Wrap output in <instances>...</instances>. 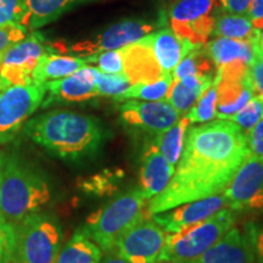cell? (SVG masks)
<instances>
[{
  "label": "cell",
  "instance_id": "1",
  "mask_svg": "<svg viewBox=\"0 0 263 263\" xmlns=\"http://www.w3.org/2000/svg\"><path fill=\"white\" fill-rule=\"evenodd\" d=\"M250 155L246 133L229 120L189 128L167 186L149 201L147 215L222 194Z\"/></svg>",
  "mask_w": 263,
  "mask_h": 263
},
{
  "label": "cell",
  "instance_id": "2",
  "mask_svg": "<svg viewBox=\"0 0 263 263\" xmlns=\"http://www.w3.org/2000/svg\"><path fill=\"white\" fill-rule=\"evenodd\" d=\"M24 132L52 156L67 162L97 156L107 139L100 120L67 110H52L29 118Z\"/></svg>",
  "mask_w": 263,
  "mask_h": 263
},
{
  "label": "cell",
  "instance_id": "3",
  "mask_svg": "<svg viewBox=\"0 0 263 263\" xmlns=\"http://www.w3.org/2000/svg\"><path fill=\"white\" fill-rule=\"evenodd\" d=\"M51 186L44 173L16 154H8L0 174V215L16 226L51 200Z\"/></svg>",
  "mask_w": 263,
  "mask_h": 263
},
{
  "label": "cell",
  "instance_id": "4",
  "mask_svg": "<svg viewBox=\"0 0 263 263\" xmlns=\"http://www.w3.org/2000/svg\"><path fill=\"white\" fill-rule=\"evenodd\" d=\"M146 201L140 189H132L91 213L80 229L101 250L108 251L127 230L150 217Z\"/></svg>",
  "mask_w": 263,
  "mask_h": 263
},
{
  "label": "cell",
  "instance_id": "5",
  "mask_svg": "<svg viewBox=\"0 0 263 263\" xmlns=\"http://www.w3.org/2000/svg\"><path fill=\"white\" fill-rule=\"evenodd\" d=\"M15 263H54L60 251L62 229L54 215L37 211L14 226Z\"/></svg>",
  "mask_w": 263,
  "mask_h": 263
},
{
  "label": "cell",
  "instance_id": "6",
  "mask_svg": "<svg viewBox=\"0 0 263 263\" xmlns=\"http://www.w3.org/2000/svg\"><path fill=\"white\" fill-rule=\"evenodd\" d=\"M234 223L235 215L232 210L224 207L201 222L174 234H167L166 245L159 261H194L223 238L234 227Z\"/></svg>",
  "mask_w": 263,
  "mask_h": 263
},
{
  "label": "cell",
  "instance_id": "7",
  "mask_svg": "<svg viewBox=\"0 0 263 263\" xmlns=\"http://www.w3.org/2000/svg\"><path fill=\"white\" fill-rule=\"evenodd\" d=\"M44 98L43 84L11 85L0 90V145L15 139Z\"/></svg>",
  "mask_w": 263,
  "mask_h": 263
},
{
  "label": "cell",
  "instance_id": "8",
  "mask_svg": "<svg viewBox=\"0 0 263 263\" xmlns=\"http://www.w3.org/2000/svg\"><path fill=\"white\" fill-rule=\"evenodd\" d=\"M157 25L141 20H126L108 27L106 31L99 33L98 35L76 42L72 44L64 45L61 43H55L50 47L54 51L62 54H73V57L87 58L99 54L103 51L118 50L127 45L140 41L145 35L156 31Z\"/></svg>",
  "mask_w": 263,
  "mask_h": 263
},
{
  "label": "cell",
  "instance_id": "9",
  "mask_svg": "<svg viewBox=\"0 0 263 263\" xmlns=\"http://www.w3.org/2000/svg\"><path fill=\"white\" fill-rule=\"evenodd\" d=\"M221 11L216 0H177L170 10V26L174 34L195 47L209 42Z\"/></svg>",
  "mask_w": 263,
  "mask_h": 263
},
{
  "label": "cell",
  "instance_id": "10",
  "mask_svg": "<svg viewBox=\"0 0 263 263\" xmlns=\"http://www.w3.org/2000/svg\"><path fill=\"white\" fill-rule=\"evenodd\" d=\"M39 32H33L21 42L16 43L3 54L2 83L3 89L11 85L31 84L32 72L42 55L50 51Z\"/></svg>",
  "mask_w": 263,
  "mask_h": 263
},
{
  "label": "cell",
  "instance_id": "11",
  "mask_svg": "<svg viewBox=\"0 0 263 263\" xmlns=\"http://www.w3.org/2000/svg\"><path fill=\"white\" fill-rule=\"evenodd\" d=\"M167 233L150 217L117 239L114 248L128 263H155L166 245Z\"/></svg>",
  "mask_w": 263,
  "mask_h": 263
},
{
  "label": "cell",
  "instance_id": "12",
  "mask_svg": "<svg viewBox=\"0 0 263 263\" xmlns=\"http://www.w3.org/2000/svg\"><path fill=\"white\" fill-rule=\"evenodd\" d=\"M222 195L232 211L263 210V160L249 155Z\"/></svg>",
  "mask_w": 263,
  "mask_h": 263
},
{
  "label": "cell",
  "instance_id": "13",
  "mask_svg": "<svg viewBox=\"0 0 263 263\" xmlns=\"http://www.w3.org/2000/svg\"><path fill=\"white\" fill-rule=\"evenodd\" d=\"M121 120L126 126L159 136L180 118V115L166 100H128L120 107Z\"/></svg>",
  "mask_w": 263,
  "mask_h": 263
},
{
  "label": "cell",
  "instance_id": "14",
  "mask_svg": "<svg viewBox=\"0 0 263 263\" xmlns=\"http://www.w3.org/2000/svg\"><path fill=\"white\" fill-rule=\"evenodd\" d=\"M226 206L224 196L222 194H217L196 201L183 203L164 212L156 213L150 216V218L167 234H174L186 227L209 218Z\"/></svg>",
  "mask_w": 263,
  "mask_h": 263
},
{
  "label": "cell",
  "instance_id": "15",
  "mask_svg": "<svg viewBox=\"0 0 263 263\" xmlns=\"http://www.w3.org/2000/svg\"><path fill=\"white\" fill-rule=\"evenodd\" d=\"M97 72L98 68L89 65L68 77L44 83L43 107H48L52 103H83L99 97L95 85Z\"/></svg>",
  "mask_w": 263,
  "mask_h": 263
},
{
  "label": "cell",
  "instance_id": "16",
  "mask_svg": "<svg viewBox=\"0 0 263 263\" xmlns=\"http://www.w3.org/2000/svg\"><path fill=\"white\" fill-rule=\"evenodd\" d=\"M251 223L244 229L233 227L212 248L190 263H254Z\"/></svg>",
  "mask_w": 263,
  "mask_h": 263
},
{
  "label": "cell",
  "instance_id": "17",
  "mask_svg": "<svg viewBox=\"0 0 263 263\" xmlns=\"http://www.w3.org/2000/svg\"><path fill=\"white\" fill-rule=\"evenodd\" d=\"M153 51L163 73L172 74L177 65L196 47L174 34L171 28L153 32L140 39Z\"/></svg>",
  "mask_w": 263,
  "mask_h": 263
},
{
  "label": "cell",
  "instance_id": "18",
  "mask_svg": "<svg viewBox=\"0 0 263 263\" xmlns=\"http://www.w3.org/2000/svg\"><path fill=\"white\" fill-rule=\"evenodd\" d=\"M173 173L174 166L164 159L155 144H149L141 156L139 170V189L144 197L151 200L159 195L170 183Z\"/></svg>",
  "mask_w": 263,
  "mask_h": 263
},
{
  "label": "cell",
  "instance_id": "19",
  "mask_svg": "<svg viewBox=\"0 0 263 263\" xmlns=\"http://www.w3.org/2000/svg\"><path fill=\"white\" fill-rule=\"evenodd\" d=\"M123 55V73L130 84L153 83L164 77L151 49L138 41L121 49Z\"/></svg>",
  "mask_w": 263,
  "mask_h": 263
},
{
  "label": "cell",
  "instance_id": "20",
  "mask_svg": "<svg viewBox=\"0 0 263 263\" xmlns=\"http://www.w3.org/2000/svg\"><path fill=\"white\" fill-rule=\"evenodd\" d=\"M203 47L217 68L235 60H242L251 65L256 55L261 51V37L258 31L249 41L216 38L212 42H207Z\"/></svg>",
  "mask_w": 263,
  "mask_h": 263
},
{
  "label": "cell",
  "instance_id": "21",
  "mask_svg": "<svg viewBox=\"0 0 263 263\" xmlns=\"http://www.w3.org/2000/svg\"><path fill=\"white\" fill-rule=\"evenodd\" d=\"M51 48V47H50ZM89 66L84 58L67 54H57L54 50L45 52L39 59L32 72V82L35 84H44L47 82L61 80L74 72Z\"/></svg>",
  "mask_w": 263,
  "mask_h": 263
},
{
  "label": "cell",
  "instance_id": "22",
  "mask_svg": "<svg viewBox=\"0 0 263 263\" xmlns=\"http://www.w3.org/2000/svg\"><path fill=\"white\" fill-rule=\"evenodd\" d=\"M87 2L89 0H25V11L20 25L27 29L41 28Z\"/></svg>",
  "mask_w": 263,
  "mask_h": 263
},
{
  "label": "cell",
  "instance_id": "23",
  "mask_svg": "<svg viewBox=\"0 0 263 263\" xmlns=\"http://www.w3.org/2000/svg\"><path fill=\"white\" fill-rule=\"evenodd\" d=\"M216 117L219 120H229L241 110L251 98L252 88L249 81V73L244 80L221 81L217 80Z\"/></svg>",
  "mask_w": 263,
  "mask_h": 263
},
{
  "label": "cell",
  "instance_id": "24",
  "mask_svg": "<svg viewBox=\"0 0 263 263\" xmlns=\"http://www.w3.org/2000/svg\"><path fill=\"white\" fill-rule=\"evenodd\" d=\"M101 258L103 250L78 229L60 249L54 263H100Z\"/></svg>",
  "mask_w": 263,
  "mask_h": 263
},
{
  "label": "cell",
  "instance_id": "25",
  "mask_svg": "<svg viewBox=\"0 0 263 263\" xmlns=\"http://www.w3.org/2000/svg\"><path fill=\"white\" fill-rule=\"evenodd\" d=\"M190 121L185 116L180 117L172 127L156 136L153 143L172 166H176L182 156L185 134L189 129Z\"/></svg>",
  "mask_w": 263,
  "mask_h": 263
},
{
  "label": "cell",
  "instance_id": "26",
  "mask_svg": "<svg viewBox=\"0 0 263 263\" xmlns=\"http://www.w3.org/2000/svg\"><path fill=\"white\" fill-rule=\"evenodd\" d=\"M258 29H255L246 15H233L219 11L216 17L212 35L229 39H251Z\"/></svg>",
  "mask_w": 263,
  "mask_h": 263
},
{
  "label": "cell",
  "instance_id": "27",
  "mask_svg": "<svg viewBox=\"0 0 263 263\" xmlns=\"http://www.w3.org/2000/svg\"><path fill=\"white\" fill-rule=\"evenodd\" d=\"M188 77L197 78H215L213 76V65L205 47H196L190 51L173 70L172 78L183 80Z\"/></svg>",
  "mask_w": 263,
  "mask_h": 263
},
{
  "label": "cell",
  "instance_id": "28",
  "mask_svg": "<svg viewBox=\"0 0 263 263\" xmlns=\"http://www.w3.org/2000/svg\"><path fill=\"white\" fill-rule=\"evenodd\" d=\"M172 74H166L161 80L153 83H138L130 85L116 101L128 100H145L159 101L164 100L168 89L172 84Z\"/></svg>",
  "mask_w": 263,
  "mask_h": 263
},
{
  "label": "cell",
  "instance_id": "29",
  "mask_svg": "<svg viewBox=\"0 0 263 263\" xmlns=\"http://www.w3.org/2000/svg\"><path fill=\"white\" fill-rule=\"evenodd\" d=\"M206 89L205 87H189L182 81L173 78L164 100L168 101L179 115L186 114Z\"/></svg>",
  "mask_w": 263,
  "mask_h": 263
},
{
  "label": "cell",
  "instance_id": "30",
  "mask_svg": "<svg viewBox=\"0 0 263 263\" xmlns=\"http://www.w3.org/2000/svg\"><path fill=\"white\" fill-rule=\"evenodd\" d=\"M217 104V81L215 77L213 83L201 94L194 106L186 112L185 117L190 123H207L216 117Z\"/></svg>",
  "mask_w": 263,
  "mask_h": 263
},
{
  "label": "cell",
  "instance_id": "31",
  "mask_svg": "<svg viewBox=\"0 0 263 263\" xmlns=\"http://www.w3.org/2000/svg\"><path fill=\"white\" fill-rule=\"evenodd\" d=\"M95 85L99 97H108L117 100L132 84L124 73L107 74L98 70L95 76Z\"/></svg>",
  "mask_w": 263,
  "mask_h": 263
},
{
  "label": "cell",
  "instance_id": "32",
  "mask_svg": "<svg viewBox=\"0 0 263 263\" xmlns=\"http://www.w3.org/2000/svg\"><path fill=\"white\" fill-rule=\"evenodd\" d=\"M263 118V98H251L249 103L241 110H239L229 121L234 122L241 128L242 132L248 133L252 127H255Z\"/></svg>",
  "mask_w": 263,
  "mask_h": 263
},
{
  "label": "cell",
  "instance_id": "33",
  "mask_svg": "<svg viewBox=\"0 0 263 263\" xmlns=\"http://www.w3.org/2000/svg\"><path fill=\"white\" fill-rule=\"evenodd\" d=\"M87 62L103 73L121 74L123 73V55L122 50L103 51L91 57L84 58Z\"/></svg>",
  "mask_w": 263,
  "mask_h": 263
},
{
  "label": "cell",
  "instance_id": "34",
  "mask_svg": "<svg viewBox=\"0 0 263 263\" xmlns=\"http://www.w3.org/2000/svg\"><path fill=\"white\" fill-rule=\"evenodd\" d=\"M15 251V228L0 215V261L9 263L12 261Z\"/></svg>",
  "mask_w": 263,
  "mask_h": 263
},
{
  "label": "cell",
  "instance_id": "35",
  "mask_svg": "<svg viewBox=\"0 0 263 263\" xmlns=\"http://www.w3.org/2000/svg\"><path fill=\"white\" fill-rule=\"evenodd\" d=\"M25 11V0H0V26L18 24Z\"/></svg>",
  "mask_w": 263,
  "mask_h": 263
},
{
  "label": "cell",
  "instance_id": "36",
  "mask_svg": "<svg viewBox=\"0 0 263 263\" xmlns=\"http://www.w3.org/2000/svg\"><path fill=\"white\" fill-rule=\"evenodd\" d=\"M27 28L18 24L0 26V55L27 37Z\"/></svg>",
  "mask_w": 263,
  "mask_h": 263
},
{
  "label": "cell",
  "instance_id": "37",
  "mask_svg": "<svg viewBox=\"0 0 263 263\" xmlns=\"http://www.w3.org/2000/svg\"><path fill=\"white\" fill-rule=\"evenodd\" d=\"M249 81L252 94L256 98H263V54L262 50L256 55L255 60L249 67Z\"/></svg>",
  "mask_w": 263,
  "mask_h": 263
},
{
  "label": "cell",
  "instance_id": "38",
  "mask_svg": "<svg viewBox=\"0 0 263 263\" xmlns=\"http://www.w3.org/2000/svg\"><path fill=\"white\" fill-rule=\"evenodd\" d=\"M250 155L263 160V118L246 133Z\"/></svg>",
  "mask_w": 263,
  "mask_h": 263
},
{
  "label": "cell",
  "instance_id": "39",
  "mask_svg": "<svg viewBox=\"0 0 263 263\" xmlns=\"http://www.w3.org/2000/svg\"><path fill=\"white\" fill-rule=\"evenodd\" d=\"M114 179L115 176L111 173H103V174H97L93 178L88 179L84 183L83 188L87 192L95 193V194H105L111 192V188L114 186Z\"/></svg>",
  "mask_w": 263,
  "mask_h": 263
},
{
  "label": "cell",
  "instance_id": "40",
  "mask_svg": "<svg viewBox=\"0 0 263 263\" xmlns=\"http://www.w3.org/2000/svg\"><path fill=\"white\" fill-rule=\"evenodd\" d=\"M252 0H216L222 12L233 15H246Z\"/></svg>",
  "mask_w": 263,
  "mask_h": 263
},
{
  "label": "cell",
  "instance_id": "41",
  "mask_svg": "<svg viewBox=\"0 0 263 263\" xmlns=\"http://www.w3.org/2000/svg\"><path fill=\"white\" fill-rule=\"evenodd\" d=\"M246 16L251 21L254 28L261 31L263 28V0H252Z\"/></svg>",
  "mask_w": 263,
  "mask_h": 263
},
{
  "label": "cell",
  "instance_id": "42",
  "mask_svg": "<svg viewBox=\"0 0 263 263\" xmlns=\"http://www.w3.org/2000/svg\"><path fill=\"white\" fill-rule=\"evenodd\" d=\"M251 229L255 257L257 259V263H263V224L258 227L251 224Z\"/></svg>",
  "mask_w": 263,
  "mask_h": 263
},
{
  "label": "cell",
  "instance_id": "43",
  "mask_svg": "<svg viewBox=\"0 0 263 263\" xmlns=\"http://www.w3.org/2000/svg\"><path fill=\"white\" fill-rule=\"evenodd\" d=\"M100 263H128V262L124 258L121 257L115 250H108V251H106L105 257L101 258Z\"/></svg>",
  "mask_w": 263,
  "mask_h": 263
},
{
  "label": "cell",
  "instance_id": "44",
  "mask_svg": "<svg viewBox=\"0 0 263 263\" xmlns=\"http://www.w3.org/2000/svg\"><path fill=\"white\" fill-rule=\"evenodd\" d=\"M5 157H6V153H4V151H2V150H0V174H2L3 164H4Z\"/></svg>",
  "mask_w": 263,
  "mask_h": 263
},
{
  "label": "cell",
  "instance_id": "45",
  "mask_svg": "<svg viewBox=\"0 0 263 263\" xmlns=\"http://www.w3.org/2000/svg\"><path fill=\"white\" fill-rule=\"evenodd\" d=\"M2 68H3V55H0V77H2ZM2 80V78H0ZM0 90H4L2 88V84H0Z\"/></svg>",
  "mask_w": 263,
  "mask_h": 263
},
{
  "label": "cell",
  "instance_id": "46",
  "mask_svg": "<svg viewBox=\"0 0 263 263\" xmlns=\"http://www.w3.org/2000/svg\"><path fill=\"white\" fill-rule=\"evenodd\" d=\"M155 263H190V262H177V261H157Z\"/></svg>",
  "mask_w": 263,
  "mask_h": 263
},
{
  "label": "cell",
  "instance_id": "47",
  "mask_svg": "<svg viewBox=\"0 0 263 263\" xmlns=\"http://www.w3.org/2000/svg\"><path fill=\"white\" fill-rule=\"evenodd\" d=\"M259 37H261V41L263 42V28L259 31Z\"/></svg>",
  "mask_w": 263,
  "mask_h": 263
},
{
  "label": "cell",
  "instance_id": "48",
  "mask_svg": "<svg viewBox=\"0 0 263 263\" xmlns=\"http://www.w3.org/2000/svg\"><path fill=\"white\" fill-rule=\"evenodd\" d=\"M261 50H262V54H263V42L261 41Z\"/></svg>",
  "mask_w": 263,
  "mask_h": 263
},
{
  "label": "cell",
  "instance_id": "49",
  "mask_svg": "<svg viewBox=\"0 0 263 263\" xmlns=\"http://www.w3.org/2000/svg\"><path fill=\"white\" fill-rule=\"evenodd\" d=\"M0 263H3V262H2V261H0Z\"/></svg>",
  "mask_w": 263,
  "mask_h": 263
}]
</instances>
